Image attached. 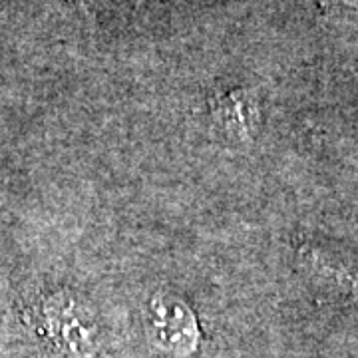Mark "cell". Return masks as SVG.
Returning a JSON list of instances; mask_svg holds the SVG:
<instances>
[{
    "mask_svg": "<svg viewBox=\"0 0 358 358\" xmlns=\"http://www.w3.org/2000/svg\"><path fill=\"white\" fill-rule=\"evenodd\" d=\"M145 333L155 348L171 357H187L199 345V329L192 308L173 294L159 293L150 301Z\"/></svg>",
    "mask_w": 358,
    "mask_h": 358,
    "instance_id": "cell-1",
    "label": "cell"
},
{
    "mask_svg": "<svg viewBox=\"0 0 358 358\" xmlns=\"http://www.w3.org/2000/svg\"><path fill=\"white\" fill-rule=\"evenodd\" d=\"M44 310V331L50 334L54 346L66 355V358H94L98 355V341L94 327L76 315L70 303L54 299L46 303Z\"/></svg>",
    "mask_w": 358,
    "mask_h": 358,
    "instance_id": "cell-2",
    "label": "cell"
}]
</instances>
